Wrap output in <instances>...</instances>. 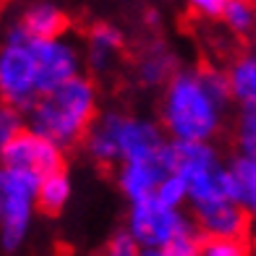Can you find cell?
<instances>
[{"mask_svg":"<svg viewBox=\"0 0 256 256\" xmlns=\"http://www.w3.org/2000/svg\"><path fill=\"white\" fill-rule=\"evenodd\" d=\"M142 246L134 240V236L128 230H118L115 236H110V240L104 243L102 256H138Z\"/></svg>","mask_w":256,"mask_h":256,"instance_id":"21","label":"cell"},{"mask_svg":"<svg viewBox=\"0 0 256 256\" xmlns=\"http://www.w3.org/2000/svg\"><path fill=\"white\" fill-rule=\"evenodd\" d=\"M230 84L212 66L178 68L162 86L160 126L170 142H214L230 112Z\"/></svg>","mask_w":256,"mask_h":256,"instance_id":"2","label":"cell"},{"mask_svg":"<svg viewBox=\"0 0 256 256\" xmlns=\"http://www.w3.org/2000/svg\"><path fill=\"white\" fill-rule=\"evenodd\" d=\"M138 256H168V251L165 248H142Z\"/></svg>","mask_w":256,"mask_h":256,"instance_id":"23","label":"cell"},{"mask_svg":"<svg viewBox=\"0 0 256 256\" xmlns=\"http://www.w3.org/2000/svg\"><path fill=\"white\" fill-rule=\"evenodd\" d=\"M220 18L238 37H254L256 34V0H228Z\"/></svg>","mask_w":256,"mask_h":256,"instance_id":"16","label":"cell"},{"mask_svg":"<svg viewBox=\"0 0 256 256\" xmlns=\"http://www.w3.org/2000/svg\"><path fill=\"white\" fill-rule=\"evenodd\" d=\"M196 222V230L202 238H246L248 236V217L240 209L238 202H225L199 209V212H188Z\"/></svg>","mask_w":256,"mask_h":256,"instance_id":"9","label":"cell"},{"mask_svg":"<svg viewBox=\"0 0 256 256\" xmlns=\"http://www.w3.org/2000/svg\"><path fill=\"white\" fill-rule=\"evenodd\" d=\"M236 149L238 154L256 160V110H240L236 123Z\"/></svg>","mask_w":256,"mask_h":256,"instance_id":"18","label":"cell"},{"mask_svg":"<svg viewBox=\"0 0 256 256\" xmlns=\"http://www.w3.org/2000/svg\"><path fill=\"white\" fill-rule=\"evenodd\" d=\"M81 68L84 52L71 37L34 40L10 24L0 42V102L26 112L42 94L78 76Z\"/></svg>","mask_w":256,"mask_h":256,"instance_id":"1","label":"cell"},{"mask_svg":"<svg viewBox=\"0 0 256 256\" xmlns=\"http://www.w3.org/2000/svg\"><path fill=\"white\" fill-rule=\"evenodd\" d=\"M74 196V180L68 176V170H55V172H48V176L40 178V188H37V206L40 212L44 214H60L63 209L68 206Z\"/></svg>","mask_w":256,"mask_h":256,"instance_id":"14","label":"cell"},{"mask_svg":"<svg viewBox=\"0 0 256 256\" xmlns=\"http://www.w3.org/2000/svg\"><path fill=\"white\" fill-rule=\"evenodd\" d=\"M199 256H251L246 238H204Z\"/></svg>","mask_w":256,"mask_h":256,"instance_id":"20","label":"cell"},{"mask_svg":"<svg viewBox=\"0 0 256 256\" xmlns=\"http://www.w3.org/2000/svg\"><path fill=\"white\" fill-rule=\"evenodd\" d=\"M225 76L232 104H238L240 110H256V48H248L232 58Z\"/></svg>","mask_w":256,"mask_h":256,"instance_id":"13","label":"cell"},{"mask_svg":"<svg viewBox=\"0 0 256 256\" xmlns=\"http://www.w3.org/2000/svg\"><path fill=\"white\" fill-rule=\"evenodd\" d=\"M168 134L160 120L131 115L123 110H110L97 115V120L84 136V152L100 168H118L120 162L149 157L168 146Z\"/></svg>","mask_w":256,"mask_h":256,"instance_id":"4","label":"cell"},{"mask_svg":"<svg viewBox=\"0 0 256 256\" xmlns=\"http://www.w3.org/2000/svg\"><path fill=\"white\" fill-rule=\"evenodd\" d=\"M228 165H230L232 178H236L238 204L246 212L248 222L256 225V160H251L246 154H236Z\"/></svg>","mask_w":256,"mask_h":256,"instance_id":"15","label":"cell"},{"mask_svg":"<svg viewBox=\"0 0 256 256\" xmlns=\"http://www.w3.org/2000/svg\"><path fill=\"white\" fill-rule=\"evenodd\" d=\"M225 3H228V0H188V8H191L199 18L214 21V18L222 16Z\"/></svg>","mask_w":256,"mask_h":256,"instance_id":"22","label":"cell"},{"mask_svg":"<svg viewBox=\"0 0 256 256\" xmlns=\"http://www.w3.org/2000/svg\"><path fill=\"white\" fill-rule=\"evenodd\" d=\"M14 24L34 40H48V37H60L68 29V16L63 14L60 6L50 3V0H37L29 3L24 10L18 14Z\"/></svg>","mask_w":256,"mask_h":256,"instance_id":"12","label":"cell"},{"mask_svg":"<svg viewBox=\"0 0 256 256\" xmlns=\"http://www.w3.org/2000/svg\"><path fill=\"white\" fill-rule=\"evenodd\" d=\"M40 176L0 165V251L14 256L26 246L37 217Z\"/></svg>","mask_w":256,"mask_h":256,"instance_id":"5","label":"cell"},{"mask_svg":"<svg viewBox=\"0 0 256 256\" xmlns=\"http://www.w3.org/2000/svg\"><path fill=\"white\" fill-rule=\"evenodd\" d=\"M180 68V58L178 52L168 48L165 42H154L144 48V52L136 58V66H134V74H136V81L146 89H162L172 78Z\"/></svg>","mask_w":256,"mask_h":256,"instance_id":"11","label":"cell"},{"mask_svg":"<svg viewBox=\"0 0 256 256\" xmlns=\"http://www.w3.org/2000/svg\"><path fill=\"white\" fill-rule=\"evenodd\" d=\"M84 66L92 74H108L115 68L123 52V34L110 24H94L84 40Z\"/></svg>","mask_w":256,"mask_h":256,"instance_id":"10","label":"cell"},{"mask_svg":"<svg viewBox=\"0 0 256 256\" xmlns=\"http://www.w3.org/2000/svg\"><path fill=\"white\" fill-rule=\"evenodd\" d=\"M26 115V128L55 142L60 149H74L100 115V89L89 76L78 74L42 94Z\"/></svg>","mask_w":256,"mask_h":256,"instance_id":"3","label":"cell"},{"mask_svg":"<svg viewBox=\"0 0 256 256\" xmlns=\"http://www.w3.org/2000/svg\"><path fill=\"white\" fill-rule=\"evenodd\" d=\"M126 230L142 248H170L176 240L199 232L186 206H168L157 196L128 202Z\"/></svg>","mask_w":256,"mask_h":256,"instance_id":"6","label":"cell"},{"mask_svg":"<svg viewBox=\"0 0 256 256\" xmlns=\"http://www.w3.org/2000/svg\"><path fill=\"white\" fill-rule=\"evenodd\" d=\"M0 165L29 170L34 176H48V172L66 168V149H60L55 142L44 138L42 134L24 128L16 138L0 149Z\"/></svg>","mask_w":256,"mask_h":256,"instance_id":"7","label":"cell"},{"mask_svg":"<svg viewBox=\"0 0 256 256\" xmlns=\"http://www.w3.org/2000/svg\"><path fill=\"white\" fill-rule=\"evenodd\" d=\"M170 170H172V142H168V146H162L160 152L149 157L120 162L118 172H115V183H118L120 194L126 196V202H136V199L154 196L157 183Z\"/></svg>","mask_w":256,"mask_h":256,"instance_id":"8","label":"cell"},{"mask_svg":"<svg viewBox=\"0 0 256 256\" xmlns=\"http://www.w3.org/2000/svg\"><path fill=\"white\" fill-rule=\"evenodd\" d=\"M154 196L168 206H186V202H188V186H186V180L176 170H170L168 176L157 183Z\"/></svg>","mask_w":256,"mask_h":256,"instance_id":"17","label":"cell"},{"mask_svg":"<svg viewBox=\"0 0 256 256\" xmlns=\"http://www.w3.org/2000/svg\"><path fill=\"white\" fill-rule=\"evenodd\" d=\"M24 128H26L24 110H18L8 102H0V149H3L10 138H16Z\"/></svg>","mask_w":256,"mask_h":256,"instance_id":"19","label":"cell"}]
</instances>
